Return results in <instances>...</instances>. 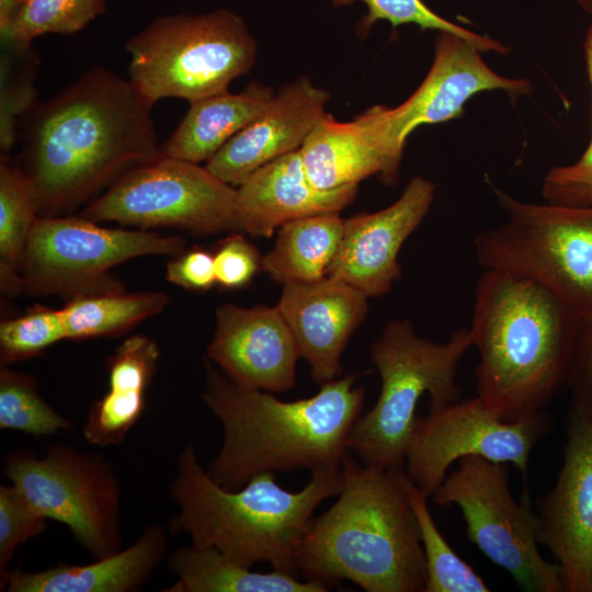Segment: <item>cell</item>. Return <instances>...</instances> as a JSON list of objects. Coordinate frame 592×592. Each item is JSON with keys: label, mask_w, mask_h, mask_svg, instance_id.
I'll return each mask as SVG.
<instances>
[{"label": "cell", "mask_w": 592, "mask_h": 592, "mask_svg": "<svg viewBox=\"0 0 592 592\" xmlns=\"http://www.w3.org/2000/svg\"><path fill=\"white\" fill-rule=\"evenodd\" d=\"M39 208L34 183L19 166L1 156L0 283L4 294L21 292L20 269Z\"/></svg>", "instance_id": "27"}, {"label": "cell", "mask_w": 592, "mask_h": 592, "mask_svg": "<svg viewBox=\"0 0 592 592\" xmlns=\"http://www.w3.org/2000/svg\"><path fill=\"white\" fill-rule=\"evenodd\" d=\"M125 50L128 80L151 107L164 98L191 103L226 92L257 59L244 20L228 9L159 16L128 38Z\"/></svg>", "instance_id": "7"}, {"label": "cell", "mask_w": 592, "mask_h": 592, "mask_svg": "<svg viewBox=\"0 0 592 592\" xmlns=\"http://www.w3.org/2000/svg\"><path fill=\"white\" fill-rule=\"evenodd\" d=\"M567 386L572 408L592 421V308L580 315L574 353Z\"/></svg>", "instance_id": "38"}, {"label": "cell", "mask_w": 592, "mask_h": 592, "mask_svg": "<svg viewBox=\"0 0 592 592\" xmlns=\"http://www.w3.org/2000/svg\"><path fill=\"white\" fill-rule=\"evenodd\" d=\"M71 428L70 421L41 397L32 376L1 366L0 429L45 436Z\"/></svg>", "instance_id": "30"}, {"label": "cell", "mask_w": 592, "mask_h": 592, "mask_svg": "<svg viewBox=\"0 0 592 592\" xmlns=\"http://www.w3.org/2000/svg\"><path fill=\"white\" fill-rule=\"evenodd\" d=\"M105 12V0H25L1 42L30 46L45 34H72Z\"/></svg>", "instance_id": "31"}, {"label": "cell", "mask_w": 592, "mask_h": 592, "mask_svg": "<svg viewBox=\"0 0 592 592\" xmlns=\"http://www.w3.org/2000/svg\"><path fill=\"white\" fill-rule=\"evenodd\" d=\"M207 357L237 386L284 392L296 383L300 356L277 306L224 304L216 310Z\"/></svg>", "instance_id": "17"}, {"label": "cell", "mask_w": 592, "mask_h": 592, "mask_svg": "<svg viewBox=\"0 0 592 592\" xmlns=\"http://www.w3.org/2000/svg\"><path fill=\"white\" fill-rule=\"evenodd\" d=\"M213 257L216 284L224 288H242L261 270L259 251L239 234L224 239Z\"/></svg>", "instance_id": "37"}, {"label": "cell", "mask_w": 592, "mask_h": 592, "mask_svg": "<svg viewBox=\"0 0 592 592\" xmlns=\"http://www.w3.org/2000/svg\"><path fill=\"white\" fill-rule=\"evenodd\" d=\"M470 346L468 329L436 343L418 337L408 320L389 321L371 350L380 392L373 409L353 425L348 451L368 466L405 467L420 398L430 395V411L459 400L457 369Z\"/></svg>", "instance_id": "6"}, {"label": "cell", "mask_w": 592, "mask_h": 592, "mask_svg": "<svg viewBox=\"0 0 592 592\" xmlns=\"http://www.w3.org/2000/svg\"><path fill=\"white\" fill-rule=\"evenodd\" d=\"M151 106L129 80L95 67L31 109L23 169L41 216L93 201L161 153Z\"/></svg>", "instance_id": "1"}, {"label": "cell", "mask_w": 592, "mask_h": 592, "mask_svg": "<svg viewBox=\"0 0 592 592\" xmlns=\"http://www.w3.org/2000/svg\"><path fill=\"white\" fill-rule=\"evenodd\" d=\"M334 7L363 2L367 14L356 24V32L366 36L378 21H388L392 27L405 24L418 25L421 30L447 31L473 42L480 52H494L506 55L510 49L500 42L477 34L452 23L432 11L422 0H331Z\"/></svg>", "instance_id": "32"}, {"label": "cell", "mask_w": 592, "mask_h": 592, "mask_svg": "<svg viewBox=\"0 0 592 592\" xmlns=\"http://www.w3.org/2000/svg\"><path fill=\"white\" fill-rule=\"evenodd\" d=\"M177 581L166 592H326L318 582L273 570L254 572L213 547L183 546L167 559Z\"/></svg>", "instance_id": "25"}, {"label": "cell", "mask_w": 592, "mask_h": 592, "mask_svg": "<svg viewBox=\"0 0 592 592\" xmlns=\"http://www.w3.org/2000/svg\"><path fill=\"white\" fill-rule=\"evenodd\" d=\"M342 488L312 519L296 555L304 580H349L367 592H423L426 580L418 523L405 489V467L380 468L348 452Z\"/></svg>", "instance_id": "4"}, {"label": "cell", "mask_w": 592, "mask_h": 592, "mask_svg": "<svg viewBox=\"0 0 592 592\" xmlns=\"http://www.w3.org/2000/svg\"><path fill=\"white\" fill-rule=\"evenodd\" d=\"M550 425L543 411L506 422L487 409L478 396L458 400L418 418L406 452L405 470L428 496L443 482L451 465L465 456L512 463L525 475L532 449Z\"/></svg>", "instance_id": "13"}, {"label": "cell", "mask_w": 592, "mask_h": 592, "mask_svg": "<svg viewBox=\"0 0 592 592\" xmlns=\"http://www.w3.org/2000/svg\"><path fill=\"white\" fill-rule=\"evenodd\" d=\"M168 303L160 292L125 294L124 291L71 297L60 309L67 340L122 333L159 314Z\"/></svg>", "instance_id": "28"}, {"label": "cell", "mask_w": 592, "mask_h": 592, "mask_svg": "<svg viewBox=\"0 0 592 592\" xmlns=\"http://www.w3.org/2000/svg\"><path fill=\"white\" fill-rule=\"evenodd\" d=\"M271 87L250 82L242 91H229L190 103L178 127L161 145V153L194 163L207 162L234 136L270 104Z\"/></svg>", "instance_id": "24"}, {"label": "cell", "mask_w": 592, "mask_h": 592, "mask_svg": "<svg viewBox=\"0 0 592 592\" xmlns=\"http://www.w3.org/2000/svg\"><path fill=\"white\" fill-rule=\"evenodd\" d=\"M362 292L331 276L283 284L277 308L288 325L311 378L320 385L342 375L341 357L368 305Z\"/></svg>", "instance_id": "18"}, {"label": "cell", "mask_w": 592, "mask_h": 592, "mask_svg": "<svg viewBox=\"0 0 592 592\" xmlns=\"http://www.w3.org/2000/svg\"><path fill=\"white\" fill-rule=\"evenodd\" d=\"M386 106L375 105L351 122L325 114L306 137L299 153L314 186L334 191L379 174L386 184L398 179L402 152L389 140Z\"/></svg>", "instance_id": "19"}, {"label": "cell", "mask_w": 592, "mask_h": 592, "mask_svg": "<svg viewBox=\"0 0 592 592\" xmlns=\"http://www.w3.org/2000/svg\"><path fill=\"white\" fill-rule=\"evenodd\" d=\"M405 489L413 510L424 553L426 580L423 592H488L483 579L452 549L428 506V494L405 476Z\"/></svg>", "instance_id": "29"}, {"label": "cell", "mask_w": 592, "mask_h": 592, "mask_svg": "<svg viewBox=\"0 0 592 592\" xmlns=\"http://www.w3.org/2000/svg\"><path fill=\"white\" fill-rule=\"evenodd\" d=\"M432 497L439 505L460 509L469 540L523 590L565 592L559 566L546 561L538 550V517L528 492L515 502L505 463L462 457Z\"/></svg>", "instance_id": "10"}, {"label": "cell", "mask_w": 592, "mask_h": 592, "mask_svg": "<svg viewBox=\"0 0 592 592\" xmlns=\"http://www.w3.org/2000/svg\"><path fill=\"white\" fill-rule=\"evenodd\" d=\"M236 189L242 230L264 238L289 220L339 213L353 203L357 194V186L334 191L314 186L299 149L259 168Z\"/></svg>", "instance_id": "21"}, {"label": "cell", "mask_w": 592, "mask_h": 592, "mask_svg": "<svg viewBox=\"0 0 592 592\" xmlns=\"http://www.w3.org/2000/svg\"><path fill=\"white\" fill-rule=\"evenodd\" d=\"M166 276L183 288L207 291L216 283L214 257L198 248L182 252L168 262Z\"/></svg>", "instance_id": "39"}, {"label": "cell", "mask_w": 592, "mask_h": 592, "mask_svg": "<svg viewBox=\"0 0 592 592\" xmlns=\"http://www.w3.org/2000/svg\"><path fill=\"white\" fill-rule=\"evenodd\" d=\"M1 98H0V147L1 156H7L16 139L18 122L22 114L32 109L35 96V56L30 46L2 42Z\"/></svg>", "instance_id": "33"}, {"label": "cell", "mask_w": 592, "mask_h": 592, "mask_svg": "<svg viewBox=\"0 0 592 592\" xmlns=\"http://www.w3.org/2000/svg\"><path fill=\"white\" fill-rule=\"evenodd\" d=\"M80 216L198 235L242 230L236 187L200 163L163 155L125 174L88 203Z\"/></svg>", "instance_id": "12"}, {"label": "cell", "mask_w": 592, "mask_h": 592, "mask_svg": "<svg viewBox=\"0 0 592 592\" xmlns=\"http://www.w3.org/2000/svg\"><path fill=\"white\" fill-rule=\"evenodd\" d=\"M583 47H584V58H585L587 70H588V75H589L591 87H592V23L590 24L587 31Z\"/></svg>", "instance_id": "41"}, {"label": "cell", "mask_w": 592, "mask_h": 592, "mask_svg": "<svg viewBox=\"0 0 592 592\" xmlns=\"http://www.w3.org/2000/svg\"><path fill=\"white\" fill-rule=\"evenodd\" d=\"M23 1L0 0V34L5 33L15 20Z\"/></svg>", "instance_id": "40"}, {"label": "cell", "mask_w": 592, "mask_h": 592, "mask_svg": "<svg viewBox=\"0 0 592 592\" xmlns=\"http://www.w3.org/2000/svg\"><path fill=\"white\" fill-rule=\"evenodd\" d=\"M343 229L339 213L289 220L278 228L273 248L262 257L261 270L282 284L322 280L338 254Z\"/></svg>", "instance_id": "26"}, {"label": "cell", "mask_w": 592, "mask_h": 592, "mask_svg": "<svg viewBox=\"0 0 592 592\" xmlns=\"http://www.w3.org/2000/svg\"><path fill=\"white\" fill-rule=\"evenodd\" d=\"M579 4L590 14H592V0H578Z\"/></svg>", "instance_id": "42"}, {"label": "cell", "mask_w": 592, "mask_h": 592, "mask_svg": "<svg viewBox=\"0 0 592 592\" xmlns=\"http://www.w3.org/2000/svg\"><path fill=\"white\" fill-rule=\"evenodd\" d=\"M47 519L39 514L13 485H0V589L16 549L41 535Z\"/></svg>", "instance_id": "35"}, {"label": "cell", "mask_w": 592, "mask_h": 592, "mask_svg": "<svg viewBox=\"0 0 592 592\" xmlns=\"http://www.w3.org/2000/svg\"><path fill=\"white\" fill-rule=\"evenodd\" d=\"M496 195L506 219L475 237L478 263L537 282L579 315L592 308V206Z\"/></svg>", "instance_id": "8"}, {"label": "cell", "mask_w": 592, "mask_h": 592, "mask_svg": "<svg viewBox=\"0 0 592 592\" xmlns=\"http://www.w3.org/2000/svg\"><path fill=\"white\" fill-rule=\"evenodd\" d=\"M21 1H23V2H24L25 0H21Z\"/></svg>", "instance_id": "43"}, {"label": "cell", "mask_w": 592, "mask_h": 592, "mask_svg": "<svg viewBox=\"0 0 592 592\" xmlns=\"http://www.w3.org/2000/svg\"><path fill=\"white\" fill-rule=\"evenodd\" d=\"M543 195L553 205L592 206V139L576 163L556 167L548 172Z\"/></svg>", "instance_id": "36"}, {"label": "cell", "mask_w": 592, "mask_h": 592, "mask_svg": "<svg viewBox=\"0 0 592 592\" xmlns=\"http://www.w3.org/2000/svg\"><path fill=\"white\" fill-rule=\"evenodd\" d=\"M159 356L156 341L143 334L117 346L107 361L109 390L91 406L82 428L89 444L107 447L127 437L145 411Z\"/></svg>", "instance_id": "23"}, {"label": "cell", "mask_w": 592, "mask_h": 592, "mask_svg": "<svg viewBox=\"0 0 592 592\" xmlns=\"http://www.w3.org/2000/svg\"><path fill=\"white\" fill-rule=\"evenodd\" d=\"M469 39L440 31L434 60L413 94L397 107H386V127L394 147L403 152L408 136L420 125L457 118L475 94L503 90L516 98L532 88L525 79H511L493 71Z\"/></svg>", "instance_id": "15"}, {"label": "cell", "mask_w": 592, "mask_h": 592, "mask_svg": "<svg viewBox=\"0 0 592 592\" xmlns=\"http://www.w3.org/2000/svg\"><path fill=\"white\" fill-rule=\"evenodd\" d=\"M202 399L223 426V443L207 473L227 490L271 471L341 466L351 430L361 417L365 391L350 374L321 384L305 399L283 401L265 390L234 384L207 357Z\"/></svg>", "instance_id": "2"}, {"label": "cell", "mask_w": 592, "mask_h": 592, "mask_svg": "<svg viewBox=\"0 0 592 592\" xmlns=\"http://www.w3.org/2000/svg\"><path fill=\"white\" fill-rule=\"evenodd\" d=\"M166 527L146 526L125 549L94 559L88 565L60 563L27 572L10 570L2 590L7 592H132L150 579L167 553Z\"/></svg>", "instance_id": "22"}, {"label": "cell", "mask_w": 592, "mask_h": 592, "mask_svg": "<svg viewBox=\"0 0 592 592\" xmlns=\"http://www.w3.org/2000/svg\"><path fill=\"white\" fill-rule=\"evenodd\" d=\"M579 318L537 282L483 269L468 328L483 406L506 422L542 412L567 385Z\"/></svg>", "instance_id": "3"}, {"label": "cell", "mask_w": 592, "mask_h": 592, "mask_svg": "<svg viewBox=\"0 0 592 592\" xmlns=\"http://www.w3.org/2000/svg\"><path fill=\"white\" fill-rule=\"evenodd\" d=\"M330 93L301 77L283 86L265 110L215 153L205 167L238 187L264 164L298 150L326 114Z\"/></svg>", "instance_id": "20"}, {"label": "cell", "mask_w": 592, "mask_h": 592, "mask_svg": "<svg viewBox=\"0 0 592 592\" xmlns=\"http://www.w3.org/2000/svg\"><path fill=\"white\" fill-rule=\"evenodd\" d=\"M434 193L435 185L417 175L388 207L344 219L341 244L328 276L366 297L386 295L401 275L400 249L429 213Z\"/></svg>", "instance_id": "16"}, {"label": "cell", "mask_w": 592, "mask_h": 592, "mask_svg": "<svg viewBox=\"0 0 592 592\" xmlns=\"http://www.w3.org/2000/svg\"><path fill=\"white\" fill-rule=\"evenodd\" d=\"M44 517L65 524L93 559L122 549V493L112 464L101 454L50 445L44 456L21 448L2 468Z\"/></svg>", "instance_id": "9"}, {"label": "cell", "mask_w": 592, "mask_h": 592, "mask_svg": "<svg viewBox=\"0 0 592 592\" xmlns=\"http://www.w3.org/2000/svg\"><path fill=\"white\" fill-rule=\"evenodd\" d=\"M184 247L179 236L103 227L82 216H39L21 263L22 288L70 298L124 291L112 267L141 255L177 257Z\"/></svg>", "instance_id": "11"}, {"label": "cell", "mask_w": 592, "mask_h": 592, "mask_svg": "<svg viewBox=\"0 0 592 592\" xmlns=\"http://www.w3.org/2000/svg\"><path fill=\"white\" fill-rule=\"evenodd\" d=\"M538 542L560 568L566 592H592V421L571 408L562 468L539 501Z\"/></svg>", "instance_id": "14"}, {"label": "cell", "mask_w": 592, "mask_h": 592, "mask_svg": "<svg viewBox=\"0 0 592 592\" xmlns=\"http://www.w3.org/2000/svg\"><path fill=\"white\" fill-rule=\"evenodd\" d=\"M64 339L67 340L61 310L34 307L20 317L1 322V366L36 356Z\"/></svg>", "instance_id": "34"}, {"label": "cell", "mask_w": 592, "mask_h": 592, "mask_svg": "<svg viewBox=\"0 0 592 592\" xmlns=\"http://www.w3.org/2000/svg\"><path fill=\"white\" fill-rule=\"evenodd\" d=\"M342 480L341 466L315 471L301 490L292 492L276 482L275 473L265 471L238 490H227L213 480L189 443L178 456L170 489L179 508L170 532L186 534L192 545L213 547L244 567L269 562L273 570L298 576L296 555L312 513L339 494Z\"/></svg>", "instance_id": "5"}]
</instances>
